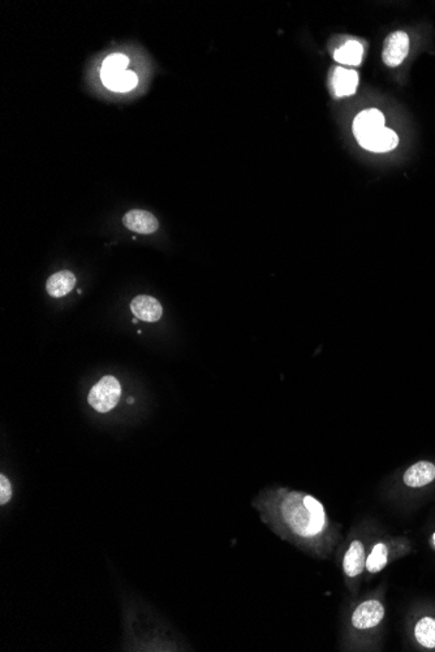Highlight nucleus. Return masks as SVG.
<instances>
[{
    "label": "nucleus",
    "mask_w": 435,
    "mask_h": 652,
    "mask_svg": "<svg viewBox=\"0 0 435 652\" xmlns=\"http://www.w3.org/2000/svg\"><path fill=\"white\" fill-rule=\"evenodd\" d=\"M281 512L285 523L300 537H315L325 529L323 505L310 495L290 493L282 501Z\"/></svg>",
    "instance_id": "f257e3e1"
},
{
    "label": "nucleus",
    "mask_w": 435,
    "mask_h": 652,
    "mask_svg": "<svg viewBox=\"0 0 435 652\" xmlns=\"http://www.w3.org/2000/svg\"><path fill=\"white\" fill-rule=\"evenodd\" d=\"M122 396V386L115 377L108 375L93 386L88 402L98 413H108L117 405Z\"/></svg>",
    "instance_id": "f03ea898"
},
{
    "label": "nucleus",
    "mask_w": 435,
    "mask_h": 652,
    "mask_svg": "<svg viewBox=\"0 0 435 652\" xmlns=\"http://www.w3.org/2000/svg\"><path fill=\"white\" fill-rule=\"evenodd\" d=\"M409 51V37L404 31H395L386 39L382 58L389 67H397L404 61Z\"/></svg>",
    "instance_id": "7ed1b4c3"
},
{
    "label": "nucleus",
    "mask_w": 435,
    "mask_h": 652,
    "mask_svg": "<svg viewBox=\"0 0 435 652\" xmlns=\"http://www.w3.org/2000/svg\"><path fill=\"white\" fill-rule=\"evenodd\" d=\"M384 608L378 600H367L360 604L352 616V624L357 629H370L382 621Z\"/></svg>",
    "instance_id": "20e7f679"
},
{
    "label": "nucleus",
    "mask_w": 435,
    "mask_h": 652,
    "mask_svg": "<svg viewBox=\"0 0 435 652\" xmlns=\"http://www.w3.org/2000/svg\"><path fill=\"white\" fill-rule=\"evenodd\" d=\"M359 144L369 152H389L394 150L399 144V137L397 133L389 128H382L374 133L357 140Z\"/></svg>",
    "instance_id": "39448f33"
},
{
    "label": "nucleus",
    "mask_w": 435,
    "mask_h": 652,
    "mask_svg": "<svg viewBox=\"0 0 435 652\" xmlns=\"http://www.w3.org/2000/svg\"><path fill=\"white\" fill-rule=\"evenodd\" d=\"M382 128H384V116L377 108H369V110L360 112L355 117L353 125H352L353 135L357 140L370 133H374Z\"/></svg>",
    "instance_id": "423d86ee"
},
{
    "label": "nucleus",
    "mask_w": 435,
    "mask_h": 652,
    "mask_svg": "<svg viewBox=\"0 0 435 652\" xmlns=\"http://www.w3.org/2000/svg\"><path fill=\"white\" fill-rule=\"evenodd\" d=\"M122 224L132 232L141 235H152L159 227L157 218L145 210H130L124 215Z\"/></svg>",
    "instance_id": "0eeeda50"
},
{
    "label": "nucleus",
    "mask_w": 435,
    "mask_h": 652,
    "mask_svg": "<svg viewBox=\"0 0 435 652\" xmlns=\"http://www.w3.org/2000/svg\"><path fill=\"white\" fill-rule=\"evenodd\" d=\"M331 86L337 98L353 95L359 86V75L356 70L336 67L331 76Z\"/></svg>",
    "instance_id": "6e6552de"
},
{
    "label": "nucleus",
    "mask_w": 435,
    "mask_h": 652,
    "mask_svg": "<svg viewBox=\"0 0 435 652\" xmlns=\"http://www.w3.org/2000/svg\"><path fill=\"white\" fill-rule=\"evenodd\" d=\"M130 310L140 320L154 323L162 318L163 309L159 301L152 296H137L130 304Z\"/></svg>",
    "instance_id": "1a4fd4ad"
},
{
    "label": "nucleus",
    "mask_w": 435,
    "mask_h": 652,
    "mask_svg": "<svg viewBox=\"0 0 435 652\" xmlns=\"http://www.w3.org/2000/svg\"><path fill=\"white\" fill-rule=\"evenodd\" d=\"M404 483L409 487H424L435 479V466L428 461L414 463L405 471Z\"/></svg>",
    "instance_id": "9d476101"
},
{
    "label": "nucleus",
    "mask_w": 435,
    "mask_h": 652,
    "mask_svg": "<svg viewBox=\"0 0 435 652\" xmlns=\"http://www.w3.org/2000/svg\"><path fill=\"white\" fill-rule=\"evenodd\" d=\"M365 567H367V562H365L364 547L361 542L356 540L352 543L347 554L344 556V572L348 577H356L359 576L360 573H362Z\"/></svg>",
    "instance_id": "9b49d317"
},
{
    "label": "nucleus",
    "mask_w": 435,
    "mask_h": 652,
    "mask_svg": "<svg viewBox=\"0 0 435 652\" xmlns=\"http://www.w3.org/2000/svg\"><path fill=\"white\" fill-rule=\"evenodd\" d=\"M76 285V278L70 271H59L48 278L46 288L50 296L55 298L67 296Z\"/></svg>",
    "instance_id": "f8f14e48"
},
{
    "label": "nucleus",
    "mask_w": 435,
    "mask_h": 652,
    "mask_svg": "<svg viewBox=\"0 0 435 652\" xmlns=\"http://www.w3.org/2000/svg\"><path fill=\"white\" fill-rule=\"evenodd\" d=\"M364 56V46L359 41H348L340 46L334 53V59L343 65L357 67L362 61Z\"/></svg>",
    "instance_id": "ddd939ff"
},
{
    "label": "nucleus",
    "mask_w": 435,
    "mask_h": 652,
    "mask_svg": "<svg viewBox=\"0 0 435 652\" xmlns=\"http://www.w3.org/2000/svg\"><path fill=\"white\" fill-rule=\"evenodd\" d=\"M102 83L106 85L110 90L124 93L133 90L138 83V77L133 70H124L114 75L102 76Z\"/></svg>",
    "instance_id": "4468645a"
},
{
    "label": "nucleus",
    "mask_w": 435,
    "mask_h": 652,
    "mask_svg": "<svg viewBox=\"0 0 435 652\" xmlns=\"http://www.w3.org/2000/svg\"><path fill=\"white\" fill-rule=\"evenodd\" d=\"M416 639L428 648H435V620L430 617L421 619L416 625Z\"/></svg>",
    "instance_id": "2eb2a0df"
},
{
    "label": "nucleus",
    "mask_w": 435,
    "mask_h": 652,
    "mask_svg": "<svg viewBox=\"0 0 435 652\" xmlns=\"http://www.w3.org/2000/svg\"><path fill=\"white\" fill-rule=\"evenodd\" d=\"M387 564V548L384 545H377L367 557V569L370 573H378Z\"/></svg>",
    "instance_id": "dca6fc26"
},
{
    "label": "nucleus",
    "mask_w": 435,
    "mask_h": 652,
    "mask_svg": "<svg viewBox=\"0 0 435 652\" xmlns=\"http://www.w3.org/2000/svg\"><path fill=\"white\" fill-rule=\"evenodd\" d=\"M128 63H130V61H128V58H127L125 55H122V53H114V55L108 56V59L103 63L100 76H105V75H114V73L124 72V70H127Z\"/></svg>",
    "instance_id": "f3484780"
},
{
    "label": "nucleus",
    "mask_w": 435,
    "mask_h": 652,
    "mask_svg": "<svg viewBox=\"0 0 435 652\" xmlns=\"http://www.w3.org/2000/svg\"><path fill=\"white\" fill-rule=\"evenodd\" d=\"M12 498V487L4 474L0 475V504L6 505Z\"/></svg>",
    "instance_id": "a211bd4d"
},
{
    "label": "nucleus",
    "mask_w": 435,
    "mask_h": 652,
    "mask_svg": "<svg viewBox=\"0 0 435 652\" xmlns=\"http://www.w3.org/2000/svg\"><path fill=\"white\" fill-rule=\"evenodd\" d=\"M434 543H435V534H434Z\"/></svg>",
    "instance_id": "6ab92c4d"
}]
</instances>
